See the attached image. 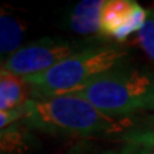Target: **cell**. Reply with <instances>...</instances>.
Returning a JSON list of instances; mask_svg holds the SVG:
<instances>
[{
  "label": "cell",
  "mask_w": 154,
  "mask_h": 154,
  "mask_svg": "<svg viewBox=\"0 0 154 154\" xmlns=\"http://www.w3.org/2000/svg\"><path fill=\"white\" fill-rule=\"evenodd\" d=\"M23 122L42 132L88 137L119 135L134 125L128 117L108 116L88 100L73 95L28 99Z\"/></svg>",
  "instance_id": "6da1fadb"
},
{
  "label": "cell",
  "mask_w": 154,
  "mask_h": 154,
  "mask_svg": "<svg viewBox=\"0 0 154 154\" xmlns=\"http://www.w3.org/2000/svg\"><path fill=\"white\" fill-rule=\"evenodd\" d=\"M68 95L79 96L112 117L154 109V76L130 67H114Z\"/></svg>",
  "instance_id": "7a4b0ae2"
},
{
  "label": "cell",
  "mask_w": 154,
  "mask_h": 154,
  "mask_svg": "<svg viewBox=\"0 0 154 154\" xmlns=\"http://www.w3.org/2000/svg\"><path fill=\"white\" fill-rule=\"evenodd\" d=\"M126 55L117 46H89L41 73L28 76L32 99L68 95L96 76L113 69Z\"/></svg>",
  "instance_id": "3957f363"
},
{
  "label": "cell",
  "mask_w": 154,
  "mask_h": 154,
  "mask_svg": "<svg viewBox=\"0 0 154 154\" xmlns=\"http://www.w3.org/2000/svg\"><path fill=\"white\" fill-rule=\"evenodd\" d=\"M84 42H73L62 38H42L22 46L5 59L2 69L22 79L41 73L68 57L86 49Z\"/></svg>",
  "instance_id": "277c9868"
},
{
  "label": "cell",
  "mask_w": 154,
  "mask_h": 154,
  "mask_svg": "<svg viewBox=\"0 0 154 154\" xmlns=\"http://www.w3.org/2000/svg\"><path fill=\"white\" fill-rule=\"evenodd\" d=\"M148 11L134 0H108L100 14V33L122 41L145 25Z\"/></svg>",
  "instance_id": "5b68a950"
},
{
  "label": "cell",
  "mask_w": 154,
  "mask_h": 154,
  "mask_svg": "<svg viewBox=\"0 0 154 154\" xmlns=\"http://www.w3.org/2000/svg\"><path fill=\"white\" fill-rule=\"evenodd\" d=\"M26 23L22 22L16 14L9 12L8 8H2L0 16V53L2 58L11 57L13 53L21 49V44L25 38Z\"/></svg>",
  "instance_id": "8992f818"
},
{
  "label": "cell",
  "mask_w": 154,
  "mask_h": 154,
  "mask_svg": "<svg viewBox=\"0 0 154 154\" xmlns=\"http://www.w3.org/2000/svg\"><path fill=\"white\" fill-rule=\"evenodd\" d=\"M103 0H84L76 4L69 17V27L80 35L100 32V14Z\"/></svg>",
  "instance_id": "52a82bcc"
},
{
  "label": "cell",
  "mask_w": 154,
  "mask_h": 154,
  "mask_svg": "<svg viewBox=\"0 0 154 154\" xmlns=\"http://www.w3.org/2000/svg\"><path fill=\"white\" fill-rule=\"evenodd\" d=\"M26 81L5 69L0 72V112L22 108L27 102Z\"/></svg>",
  "instance_id": "ba28073f"
},
{
  "label": "cell",
  "mask_w": 154,
  "mask_h": 154,
  "mask_svg": "<svg viewBox=\"0 0 154 154\" xmlns=\"http://www.w3.org/2000/svg\"><path fill=\"white\" fill-rule=\"evenodd\" d=\"M146 21L143 28L137 32V41L141 49L154 62V8L146 9Z\"/></svg>",
  "instance_id": "9c48e42d"
},
{
  "label": "cell",
  "mask_w": 154,
  "mask_h": 154,
  "mask_svg": "<svg viewBox=\"0 0 154 154\" xmlns=\"http://www.w3.org/2000/svg\"><path fill=\"white\" fill-rule=\"evenodd\" d=\"M102 154H135V153L132 150V148H125V149H122V150H119V152H117V150H108V152H104ZM140 154H150V152L144 150Z\"/></svg>",
  "instance_id": "30bf717a"
},
{
  "label": "cell",
  "mask_w": 154,
  "mask_h": 154,
  "mask_svg": "<svg viewBox=\"0 0 154 154\" xmlns=\"http://www.w3.org/2000/svg\"><path fill=\"white\" fill-rule=\"evenodd\" d=\"M150 154H154V146H153V149L150 150Z\"/></svg>",
  "instance_id": "8fae6325"
}]
</instances>
